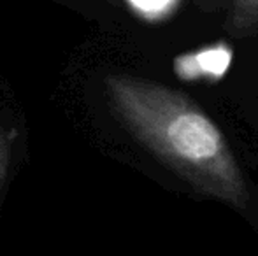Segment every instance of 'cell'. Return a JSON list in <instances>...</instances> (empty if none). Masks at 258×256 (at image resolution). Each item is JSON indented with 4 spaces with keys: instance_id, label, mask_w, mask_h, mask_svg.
<instances>
[{
    "instance_id": "7a4b0ae2",
    "label": "cell",
    "mask_w": 258,
    "mask_h": 256,
    "mask_svg": "<svg viewBox=\"0 0 258 256\" xmlns=\"http://www.w3.org/2000/svg\"><path fill=\"white\" fill-rule=\"evenodd\" d=\"M225 28L237 39L255 35L258 32V0H232Z\"/></svg>"
},
{
    "instance_id": "3957f363",
    "label": "cell",
    "mask_w": 258,
    "mask_h": 256,
    "mask_svg": "<svg viewBox=\"0 0 258 256\" xmlns=\"http://www.w3.org/2000/svg\"><path fill=\"white\" fill-rule=\"evenodd\" d=\"M13 139L14 132L0 125V190L6 181L7 168L11 163V153H13Z\"/></svg>"
},
{
    "instance_id": "6da1fadb",
    "label": "cell",
    "mask_w": 258,
    "mask_h": 256,
    "mask_svg": "<svg viewBox=\"0 0 258 256\" xmlns=\"http://www.w3.org/2000/svg\"><path fill=\"white\" fill-rule=\"evenodd\" d=\"M105 92L118 120L170 170L223 204L248 205V185L223 132L191 97L132 75H109Z\"/></svg>"
}]
</instances>
